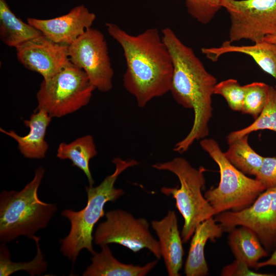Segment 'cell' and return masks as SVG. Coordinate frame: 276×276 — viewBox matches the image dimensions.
<instances>
[{"mask_svg":"<svg viewBox=\"0 0 276 276\" xmlns=\"http://www.w3.org/2000/svg\"><path fill=\"white\" fill-rule=\"evenodd\" d=\"M105 26L123 49L126 64L123 85L134 97L138 106L144 107L153 99L170 91L172 61L158 30L149 28L133 35L116 24L107 22Z\"/></svg>","mask_w":276,"mask_h":276,"instance_id":"6da1fadb","label":"cell"},{"mask_svg":"<svg viewBox=\"0 0 276 276\" xmlns=\"http://www.w3.org/2000/svg\"><path fill=\"white\" fill-rule=\"evenodd\" d=\"M161 35L173 64L170 91L178 104L194 110L192 128L173 149L182 153L195 141L203 139L209 133V123L213 112L212 97L217 82L193 50L185 45L171 28L163 29Z\"/></svg>","mask_w":276,"mask_h":276,"instance_id":"7a4b0ae2","label":"cell"},{"mask_svg":"<svg viewBox=\"0 0 276 276\" xmlns=\"http://www.w3.org/2000/svg\"><path fill=\"white\" fill-rule=\"evenodd\" d=\"M112 162L115 165L112 174L106 176L96 187H85L87 196L86 206L79 211L66 209L61 213L62 216L69 220L71 228L67 236L61 241L60 251L73 263L83 249L92 255L95 252L93 232L95 224L105 215L104 209L106 203L115 201L125 193L122 189L116 188L114 183L123 172L139 164L135 159L124 160L119 157L113 158Z\"/></svg>","mask_w":276,"mask_h":276,"instance_id":"3957f363","label":"cell"},{"mask_svg":"<svg viewBox=\"0 0 276 276\" xmlns=\"http://www.w3.org/2000/svg\"><path fill=\"white\" fill-rule=\"evenodd\" d=\"M44 174V169L39 167L22 190L1 193V242H11L21 236L33 239L37 232L47 226L58 208L39 198L38 190Z\"/></svg>","mask_w":276,"mask_h":276,"instance_id":"277c9868","label":"cell"},{"mask_svg":"<svg viewBox=\"0 0 276 276\" xmlns=\"http://www.w3.org/2000/svg\"><path fill=\"white\" fill-rule=\"evenodd\" d=\"M152 167L158 170L170 171L178 178L179 188L162 187L161 192L167 196H172L176 201V207L184 219L181 236L186 243L194 234L196 227L205 220L214 217L216 213L202 194L204 187L203 167L196 169L182 157L157 163Z\"/></svg>","mask_w":276,"mask_h":276,"instance_id":"5b68a950","label":"cell"},{"mask_svg":"<svg viewBox=\"0 0 276 276\" xmlns=\"http://www.w3.org/2000/svg\"><path fill=\"white\" fill-rule=\"evenodd\" d=\"M200 145L219 168L220 179L218 186L210 188L204 195L216 215L227 211H239L246 209L266 190L259 180L247 176L235 167L227 159L215 140L204 138Z\"/></svg>","mask_w":276,"mask_h":276,"instance_id":"8992f818","label":"cell"},{"mask_svg":"<svg viewBox=\"0 0 276 276\" xmlns=\"http://www.w3.org/2000/svg\"><path fill=\"white\" fill-rule=\"evenodd\" d=\"M95 88L86 73L72 63L48 80H43L36 94L35 111L43 109L52 117L73 113L89 102Z\"/></svg>","mask_w":276,"mask_h":276,"instance_id":"52a82bcc","label":"cell"},{"mask_svg":"<svg viewBox=\"0 0 276 276\" xmlns=\"http://www.w3.org/2000/svg\"><path fill=\"white\" fill-rule=\"evenodd\" d=\"M229 15V41H261L276 33V0H220Z\"/></svg>","mask_w":276,"mask_h":276,"instance_id":"ba28073f","label":"cell"},{"mask_svg":"<svg viewBox=\"0 0 276 276\" xmlns=\"http://www.w3.org/2000/svg\"><path fill=\"white\" fill-rule=\"evenodd\" d=\"M105 216L106 220L98 225L94 233L96 244L100 246L117 243L134 252L147 248L157 259L161 258L158 242L151 235L146 219L135 218L121 209L108 211Z\"/></svg>","mask_w":276,"mask_h":276,"instance_id":"9c48e42d","label":"cell"},{"mask_svg":"<svg viewBox=\"0 0 276 276\" xmlns=\"http://www.w3.org/2000/svg\"><path fill=\"white\" fill-rule=\"evenodd\" d=\"M215 216L224 232L245 226L256 234L267 252L276 245V187L266 189L246 209Z\"/></svg>","mask_w":276,"mask_h":276,"instance_id":"30bf717a","label":"cell"},{"mask_svg":"<svg viewBox=\"0 0 276 276\" xmlns=\"http://www.w3.org/2000/svg\"><path fill=\"white\" fill-rule=\"evenodd\" d=\"M71 62L82 69L95 89L107 92L112 87L113 70L104 35L89 28L68 45Z\"/></svg>","mask_w":276,"mask_h":276,"instance_id":"8fae6325","label":"cell"},{"mask_svg":"<svg viewBox=\"0 0 276 276\" xmlns=\"http://www.w3.org/2000/svg\"><path fill=\"white\" fill-rule=\"evenodd\" d=\"M17 59L26 68L48 80L70 65L68 45L56 43L43 34L16 48Z\"/></svg>","mask_w":276,"mask_h":276,"instance_id":"7c38bea8","label":"cell"},{"mask_svg":"<svg viewBox=\"0 0 276 276\" xmlns=\"http://www.w3.org/2000/svg\"><path fill=\"white\" fill-rule=\"evenodd\" d=\"M96 17L94 13L81 5L58 17L48 19L28 18L27 22L54 42L69 45L91 27Z\"/></svg>","mask_w":276,"mask_h":276,"instance_id":"4fadbf2b","label":"cell"},{"mask_svg":"<svg viewBox=\"0 0 276 276\" xmlns=\"http://www.w3.org/2000/svg\"><path fill=\"white\" fill-rule=\"evenodd\" d=\"M151 226L158 237L161 256L168 275L179 276L184 250L175 213L169 211L162 219L152 220Z\"/></svg>","mask_w":276,"mask_h":276,"instance_id":"5bb4252c","label":"cell"},{"mask_svg":"<svg viewBox=\"0 0 276 276\" xmlns=\"http://www.w3.org/2000/svg\"><path fill=\"white\" fill-rule=\"evenodd\" d=\"M52 118L47 111L39 109L34 111L29 120L24 121L25 125L30 130L27 135L20 136L13 130L6 131L2 128L0 131L17 142L18 148L24 157L42 159L48 149L45 135Z\"/></svg>","mask_w":276,"mask_h":276,"instance_id":"9a60e30c","label":"cell"},{"mask_svg":"<svg viewBox=\"0 0 276 276\" xmlns=\"http://www.w3.org/2000/svg\"><path fill=\"white\" fill-rule=\"evenodd\" d=\"M222 227L213 217L200 223L196 227L185 265L187 276H204L209 267L204 256V247L208 240L212 242L221 237Z\"/></svg>","mask_w":276,"mask_h":276,"instance_id":"2e32d148","label":"cell"},{"mask_svg":"<svg viewBox=\"0 0 276 276\" xmlns=\"http://www.w3.org/2000/svg\"><path fill=\"white\" fill-rule=\"evenodd\" d=\"M201 52L213 61H216L223 54L238 53L250 56L266 73L276 81V44L264 40L249 45H236L229 40L219 47L203 48ZM276 88V86H275Z\"/></svg>","mask_w":276,"mask_h":276,"instance_id":"e0dca14e","label":"cell"},{"mask_svg":"<svg viewBox=\"0 0 276 276\" xmlns=\"http://www.w3.org/2000/svg\"><path fill=\"white\" fill-rule=\"evenodd\" d=\"M101 250L95 252L91 263L82 274L83 276H144L156 265V260L144 266L123 263L112 254L108 245L100 246Z\"/></svg>","mask_w":276,"mask_h":276,"instance_id":"ac0fdd59","label":"cell"},{"mask_svg":"<svg viewBox=\"0 0 276 276\" xmlns=\"http://www.w3.org/2000/svg\"><path fill=\"white\" fill-rule=\"evenodd\" d=\"M229 233L228 243L235 258L244 261L251 268H256L259 260L268 256L257 236L249 228L240 226Z\"/></svg>","mask_w":276,"mask_h":276,"instance_id":"d6986e66","label":"cell"},{"mask_svg":"<svg viewBox=\"0 0 276 276\" xmlns=\"http://www.w3.org/2000/svg\"><path fill=\"white\" fill-rule=\"evenodd\" d=\"M42 35L39 30L17 17L6 0H0V39L4 43L16 48Z\"/></svg>","mask_w":276,"mask_h":276,"instance_id":"ffe728a7","label":"cell"},{"mask_svg":"<svg viewBox=\"0 0 276 276\" xmlns=\"http://www.w3.org/2000/svg\"><path fill=\"white\" fill-rule=\"evenodd\" d=\"M97 154L93 137L86 135L70 143L60 144L57 156L60 159H70L75 166L81 170L86 175L89 185L93 186L94 181L89 169V161Z\"/></svg>","mask_w":276,"mask_h":276,"instance_id":"44dd1931","label":"cell"},{"mask_svg":"<svg viewBox=\"0 0 276 276\" xmlns=\"http://www.w3.org/2000/svg\"><path fill=\"white\" fill-rule=\"evenodd\" d=\"M245 135L228 144L224 155L238 169L245 174L256 176L264 157L257 153L249 145Z\"/></svg>","mask_w":276,"mask_h":276,"instance_id":"7402d4cb","label":"cell"},{"mask_svg":"<svg viewBox=\"0 0 276 276\" xmlns=\"http://www.w3.org/2000/svg\"><path fill=\"white\" fill-rule=\"evenodd\" d=\"M33 240L36 243L37 254L29 262H15L11 261L9 249L3 242L0 246V275L8 276L14 272L24 270L30 275H40L47 268V263L39 246L40 238L35 236Z\"/></svg>","mask_w":276,"mask_h":276,"instance_id":"603a6c76","label":"cell"},{"mask_svg":"<svg viewBox=\"0 0 276 276\" xmlns=\"http://www.w3.org/2000/svg\"><path fill=\"white\" fill-rule=\"evenodd\" d=\"M276 132V88L270 86L267 103L259 116L249 126L232 131L227 136L228 144L250 133L260 130Z\"/></svg>","mask_w":276,"mask_h":276,"instance_id":"cb8c5ba5","label":"cell"},{"mask_svg":"<svg viewBox=\"0 0 276 276\" xmlns=\"http://www.w3.org/2000/svg\"><path fill=\"white\" fill-rule=\"evenodd\" d=\"M244 86L245 96L241 112L251 115L256 119L267 103L270 86L261 82H255Z\"/></svg>","mask_w":276,"mask_h":276,"instance_id":"d4e9b609","label":"cell"},{"mask_svg":"<svg viewBox=\"0 0 276 276\" xmlns=\"http://www.w3.org/2000/svg\"><path fill=\"white\" fill-rule=\"evenodd\" d=\"M214 94L222 96L232 110L242 111L245 96V88L244 86H241L237 80L229 79L217 83L214 89Z\"/></svg>","mask_w":276,"mask_h":276,"instance_id":"484cf974","label":"cell"},{"mask_svg":"<svg viewBox=\"0 0 276 276\" xmlns=\"http://www.w3.org/2000/svg\"><path fill=\"white\" fill-rule=\"evenodd\" d=\"M189 14L202 24L209 23L222 8L220 0H186Z\"/></svg>","mask_w":276,"mask_h":276,"instance_id":"4316f807","label":"cell"},{"mask_svg":"<svg viewBox=\"0 0 276 276\" xmlns=\"http://www.w3.org/2000/svg\"><path fill=\"white\" fill-rule=\"evenodd\" d=\"M255 177L266 189L276 187V157H264L262 166Z\"/></svg>","mask_w":276,"mask_h":276,"instance_id":"83f0119b","label":"cell"},{"mask_svg":"<svg viewBox=\"0 0 276 276\" xmlns=\"http://www.w3.org/2000/svg\"><path fill=\"white\" fill-rule=\"evenodd\" d=\"M244 261L235 259L232 263L224 266L221 272L223 276H271V273H263L255 272L250 269Z\"/></svg>","mask_w":276,"mask_h":276,"instance_id":"f1b7e54d","label":"cell"},{"mask_svg":"<svg viewBox=\"0 0 276 276\" xmlns=\"http://www.w3.org/2000/svg\"><path fill=\"white\" fill-rule=\"evenodd\" d=\"M267 266H276V249L268 259L265 261L259 262L257 264L256 269Z\"/></svg>","mask_w":276,"mask_h":276,"instance_id":"f546056e","label":"cell"},{"mask_svg":"<svg viewBox=\"0 0 276 276\" xmlns=\"http://www.w3.org/2000/svg\"><path fill=\"white\" fill-rule=\"evenodd\" d=\"M264 40L276 44V33L271 35H267L263 39Z\"/></svg>","mask_w":276,"mask_h":276,"instance_id":"4dcf8cb0","label":"cell"}]
</instances>
